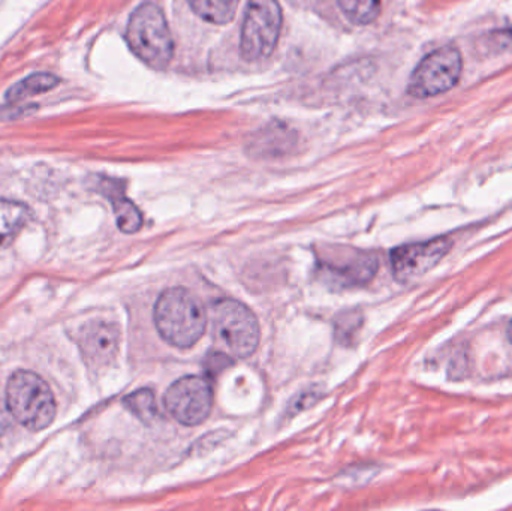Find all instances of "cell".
<instances>
[{
	"label": "cell",
	"instance_id": "6da1fadb",
	"mask_svg": "<svg viewBox=\"0 0 512 511\" xmlns=\"http://www.w3.org/2000/svg\"><path fill=\"white\" fill-rule=\"evenodd\" d=\"M153 318L162 338L174 347H192L206 332V309L186 288L165 290L156 302Z\"/></svg>",
	"mask_w": 512,
	"mask_h": 511
},
{
	"label": "cell",
	"instance_id": "7a4b0ae2",
	"mask_svg": "<svg viewBox=\"0 0 512 511\" xmlns=\"http://www.w3.org/2000/svg\"><path fill=\"white\" fill-rule=\"evenodd\" d=\"M6 407L30 431H42L56 417V399L48 384L35 372L15 371L6 384Z\"/></svg>",
	"mask_w": 512,
	"mask_h": 511
},
{
	"label": "cell",
	"instance_id": "3957f363",
	"mask_svg": "<svg viewBox=\"0 0 512 511\" xmlns=\"http://www.w3.org/2000/svg\"><path fill=\"white\" fill-rule=\"evenodd\" d=\"M125 38L132 53L150 68L164 69L173 57V36L164 12L155 3H143L135 9Z\"/></svg>",
	"mask_w": 512,
	"mask_h": 511
},
{
	"label": "cell",
	"instance_id": "277c9868",
	"mask_svg": "<svg viewBox=\"0 0 512 511\" xmlns=\"http://www.w3.org/2000/svg\"><path fill=\"white\" fill-rule=\"evenodd\" d=\"M213 327L219 341L233 356L245 359L259 344V324L254 312L239 300L222 299L212 308Z\"/></svg>",
	"mask_w": 512,
	"mask_h": 511
},
{
	"label": "cell",
	"instance_id": "5b68a950",
	"mask_svg": "<svg viewBox=\"0 0 512 511\" xmlns=\"http://www.w3.org/2000/svg\"><path fill=\"white\" fill-rule=\"evenodd\" d=\"M282 29V9L277 0H251L242 27L240 50L249 62L271 56Z\"/></svg>",
	"mask_w": 512,
	"mask_h": 511
},
{
	"label": "cell",
	"instance_id": "8992f818",
	"mask_svg": "<svg viewBox=\"0 0 512 511\" xmlns=\"http://www.w3.org/2000/svg\"><path fill=\"white\" fill-rule=\"evenodd\" d=\"M462 54L456 47H442L427 54L412 72L408 93L414 98H432L456 86L462 75Z\"/></svg>",
	"mask_w": 512,
	"mask_h": 511
},
{
	"label": "cell",
	"instance_id": "52a82bcc",
	"mask_svg": "<svg viewBox=\"0 0 512 511\" xmlns=\"http://www.w3.org/2000/svg\"><path fill=\"white\" fill-rule=\"evenodd\" d=\"M379 261L373 252L330 248L318 260V270L330 284L340 288L366 285L375 278Z\"/></svg>",
	"mask_w": 512,
	"mask_h": 511
},
{
	"label": "cell",
	"instance_id": "ba28073f",
	"mask_svg": "<svg viewBox=\"0 0 512 511\" xmlns=\"http://www.w3.org/2000/svg\"><path fill=\"white\" fill-rule=\"evenodd\" d=\"M164 405L182 425H200L212 411V387L209 381L195 375L180 378L165 393Z\"/></svg>",
	"mask_w": 512,
	"mask_h": 511
},
{
	"label": "cell",
	"instance_id": "9c48e42d",
	"mask_svg": "<svg viewBox=\"0 0 512 511\" xmlns=\"http://www.w3.org/2000/svg\"><path fill=\"white\" fill-rule=\"evenodd\" d=\"M453 240L448 237H436L426 242L409 243L393 249L390 254L391 267L396 281L402 284L415 281L438 266L442 258L451 251Z\"/></svg>",
	"mask_w": 512,
	"mask_h": 511
},
{
	"label": "cell",
	"instance_id": "30bf717a",
	"mask_svg": "<svg viewBox=\"0 0 512 511\" xmlns=\"http://www.w3.org/2000/svg\"><path fill=\"white\" fill-rule=\"evenodd\" d=\"M120 330L108 321H92L81 329L80 348L84 359L95 368L111 365L119 353Z\"/></svg>",
	"mask_w": 512,
	"mask_h": 511
},
{
	"label": "cell",
	"instance_id": "8fae6325",
	"mask_svg": "<svg viewBox=\"0 0 512 511\" xmlns=\"http://www.w3.org/2000/svg\"><path fill=\"white\" fill-rule=\"evenodd\" d=\"M101 191L113 204L119 230L125 234L137 233L143 225V216L138 207L123 195L122 188L114 180H104Z\"/></svg>",
	"mask_w": 512,
	"mask_h": 511
},
{
	"label": "cell",
	"instance_id": "7c38bea8",
	"mask_svg": "<svg viewBox=\"0 0 512 511\" xmlns=\"http://www.w3.org/2000/svg\"><path fill=\"white\" fill-rule=\"evenodd\" d=\"M32 219L29 207L20 201L0 200V249L14 242L15 237Z\"/></svg>",
	"mask_w": 512,
	"mask_h": 511
},
{
	"label": "cell",
	"instance_id": "4fadbf2b",
	"mask_svg": "<svg viewBox=\"0 0 512 511\" xmlns=\"http://www.w3.org/2000/svg\"><path fill=\"white\" fill-rule=\"evenodd\" d=\"M59 81L56 75L47 74V72H36V74L29 75V77L9 87L5 93L6 101L20 102L29 98V96L50 92L59 84Z\"/></svg>",
	"mask_w": 512,
	"mask_h": 511
},
{
	"label": "cell",
	"instance_id": "5bb4252c",
	"mask_svg": "<svg viewBox=\"0 0 512 511\" xmlns=\"http://www.w3.org/2000/svg\"><path fill=\"white\" fill-rule=\"evenodd\" d=\"M240 0H188L192 11L213 24H228L236 17Z\"/></svg>",
	"mask_w": 512,
	"mask_h": 511
},
{
	"label": "cell",
	"instance_id": "9a60e30c",
	"mask_svg": "<svg viewBox=\"0 0 512 511\" xmlns=\"http://www.w3.org/2000/svg\"><path fill=\"white\" fill-rule=\"evenodd\" d=\"M277 128H279V125L267 126L264 131L258 132L251 146L255 155H283L286 150L291 149L292 144H294V140H292V138H294V132L285 128L282 134L277 137V140H274V138H276Z\"/></svg>",
	"mask_w": 512,
	"mask_h": 511
},
{
	"label": "cell",
	"instance_id": "2e32d148",
	"mask_svg": "<svg viewBox=\"0 0 512 511\" xmlns=\"http://www.w3.org/2000/svg\"><path fill=\"white\" fill-rule=\"evenodd\" d=\"M126 410L131 411L138 420L143 423H152L158 414L155 395L152 390L141 389L131 393L123 399Z\"/></svg>",
	"mask_w": 512,
	"mask_h": 511
},
{
	"label": "cell",
	"instance_id": "e0dca14e",
	"mask_svg": "<svg viewBox=\"0 0 512 511\" xmlns=\"http://www.w3.org/2000/svg\"><path fill=\"white\" fill-rule=\"evenodd\" d=\"M343 14L355 24H369L381 11V0H339Z\"/></svg>",
	"mask_w": 512,
	"mask_h": 511
},
{
	"label": "cell",
	"instance_id": "ac0fdd59",
	"mask_svg": "<svg viewBox=\"0 0 512 511\" xmlns=\"http://www.w3.org/2000/svg\"><path fill=\"white\" fill-rule=\"evenodd\" d=\"M361 324H363V317H361L360 311L342 312L336 318V327H334L337 342L342 345L354 344L355 336L360 332Z\"/></svg>",
	"mask_w": 512,
	"mask_h": 511
},
{
	"label": "cell",
	"instance_id": "d6986e66",
	"mask_svg": "<svg viewBox=\"0 0 512 511\" xmlns=\"http://www.w3.org/2000/svg\"><path fill=\"white\" fill-rule=\"evenodd\" d=\"M319 396H321V392L318 390H306V392L301 393L294 402H291V408H289V413L297 414L300 411L307 410V408L312 407L313 404H316Z\"/></svg>",
	"mask_w": 512,
	"mask_h": 511
},
{
	"label": "cell",
	"instance_id": "ffe728a7",
	"mask_svg": "<svg viewBox=\"0 0 512 511\" xmlns=\"http://www.w3.org/2000/svg\"><path fill=\"white\" fill-rule=\"evenodd\" d=\"M233 363L230 357L225 356L222 353H210L206 357V369L210 374L216 375L219 372L224 371L225 368Z\"/></svg>",
	"mask_w": 512,
	"mask_h": 511
},
{
	"label": "cell",
	"instance_id": "44dd1931",
	"mask_svg": "<svg viewBox=\"0 0 512 511\" xmlns=\"http://www.w3.org/2000/svg\"><path fill=\"white\" fill-rule=\"evenodd\" d=\"M11 413H9L8 407L0 402V435L5 434L11 426Z\"/></svg>",
	"mask_w": 512,
	"mask_h": 511
},
{
	"label": "cell",
	"instance_id": "7402d4cb",
	"mask_svg": "<svg viewBox=\"0 0 512 511\" xmlns=\"http://www.w3.org/2000/svg\"><path fill=\"white\" fill-rule=\"evenodd\" d=\"M508 339H510V341L512 342V321H511V324L510 326H508Z\"/></svg>",
	"mask_w": 512,
	"mask_h": 511
}]
</instances>
